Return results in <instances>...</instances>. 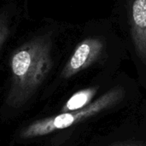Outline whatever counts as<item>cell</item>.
Returning <instances> with one entry per match:
<instances>
[{
	"instance_id": "cell-1",
	"label": "cell",
	"mask_w": 146,
	"mask_h": 146,
	"mask_svg": "<svg viewBox=\"0 0 146 146\" xmlns=\"http://www.w3.org/2000/svg\"><path fill=\"white\" fill-rule=\"evenodd\" d=\"M52 43L48 35L36 37L16 49L10 58L11 84L6 104L23 106L33 96L53 66Z\"/></svg>"
},
{
	"instance_id": "cell-2",
	"label": "cell",
	"mask_w": 146,
	"mask_h": 146,
	"mask_svg": "<svg viewBox=\"0 0 146 146\" xmlns=\"http://www.w3.org/2000/svg\"><path fill=\"white\" fill-rule=\"evenodd\" d=\"M124 97L125 90L121 86H115L80 110L62 112L32 122L21 130L19 137L21 139H30L66 129L114 107L121 102Z\"/></svg>"
},
{
	"instance_id": "cell-3",
	"label": "cell",
	"mask_w": 146,
	"mask_h": 146,
	"mask_svg": "<svg viewBox=\"0 0 146 146\" xmlns=\"http://www.w3.org/2000/svg\"><path fill=\"white\" fill-rule=\"evenodd\" d=\"M104 42L98 38H88L81 41L65 64L61 77L69 79L92 65L101 56Z\"/></svg>"
},
{
	"instance_id": "cell-4",
	"label": "cell",
	"mask_w": 146,
	"mask_h": 146,
	"mask_svg": "<svg viewBox=\"0 0 146 146\" xmlns=\"http://www.w3.org/2000/svg\"><path fill=\"white\" fill-rule=\"evenodd\" d=\"M130 24L135 50L146 64V0L131 1Z\"/></svg>"
},
{
	"instance_id": "cell-5",
	"label": "cell",
	"mask_w": 146,
	"mask_h": 146,
	"mask_svg": "<svg viewBox=\"0 0 146 146\" xmlns=\"http://www.w3.org/2000/svg\"><path fill=\"white\" fill-rule=\"evenodd\" d=\"M98 91L97 87H90L75 92L64 104L62 112H70L80 110L88 105Z\"/></svg>"
},
{
	"instance_id": "cell-6",
	"label": "cell",
	"mask_w": 146,
	"mask_h": 146,
	"mask_svg": "<svg viewBox=\"0 0 146 146\" xmlns=\"http://www.w3.org/2000/svg\"><path fill=\"white\" fill-rule=\"evenodd\" d=\"M9 19L6 14L0 15V50L9 34Z\"/></svg>"
},
{
	"instance_id": "cell-7",
	"label": "cell",
	"mask_w": 146,
	"mask_h": 146,
	"mask_svg": "<svg viewBox=\"0 0 146 146\" xmlns=\"http://www.w3.org/2000/svg\"><path fill=\"white\" fill-rule=\"evenodd\" d=\"M110 146H141L139 145H137L135 143H132V142H117L115 143Z\"/></svg>"
}]
</instances>
